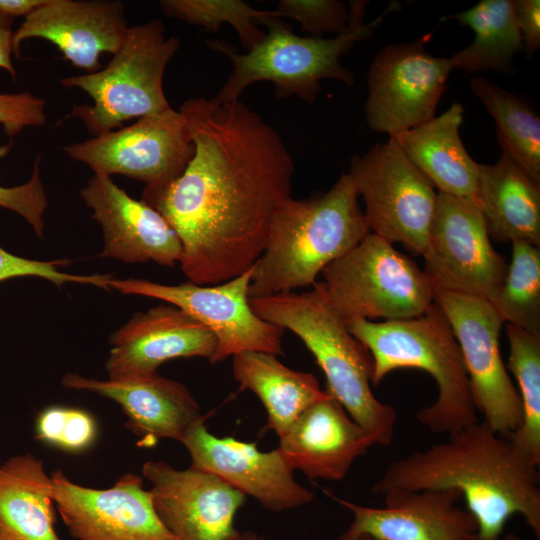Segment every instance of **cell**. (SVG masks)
Returning a JSON list of instances; mask_svg holds the SVG:
<instances>
[{
  "label": "cell",
  "instance_id": "cell-14",
  "mask_svg": "<svg viewBox=\"0 0 540 540\" xmlns=\"http://www.w3.org/2000/svg\"><path fill=\"white\" fill-rule=\"evenodd\" d=\"M434 295L459 344L476 410L507 437L519 427L522 407L500 353L503 320L485 299L443 291Z\"/></svg>",
  "mask_w": 540,
  "mask_h": 540
},
{
  "label": "cell",
  "instance_id": "cell-27",
  "mask_svg": "<svg viewBox=\"0 0 540 540\" xmlns=\"http://www.w3.org/2000/svg\"><path fill=\"white\" fill-rule=\"evenodd\" d=\"M232 367L240 388L252 391L263 403L267 427L279 438L304 410L326 395L314 374L293 370L274 354L241 352L233 356Z\"/></svg>",
  "mask_w": 540,
  "mask_h": 540
},
{
  "label": "cell",
  "instance_id": "cell-33",
  "mask_svg": "<svg viewBox=\"0 0 540 540\" xmlns=\"http://www.w3.org/2000/svg\"><path fill=\"white\" fill-rule=\"evenodd\" d=\"M35 438L70 453L90 448L97 437V424L87 411L76 407L50 406L35 420Z\"/></svg>",
  "mask_w": 540,
  "mask_h": 540
},
{
  "label": "cell",
  "instance_id": "cell-22",
  "mask_svg": "<svg viewBox=\"0 0 540 540\" xmlns=\"http://www.w3.org/2000/svg\"><path fill=\"white\" fill-rule=\"evenodd\" d=\"M62 385L117 402L127 416L126 427L141 438L139 445L143 447L161 439L181 442L192 426L205 420L189 389L158 373L124 380H98L67 373Z\"/></svg>",
  "mask_w": 540,
  "mask_h": 540
},
{
  "label": "cell",
  "instance_id": "cell-3",
  "mask_svg": "<svg viewBox=\"0 0 540 540\" xmlns=\"http://www.w3.org/2000/svg\"><path fill=\"white\" fill-rule=\"evenodd\" d=\"M347 173L326 192L285 201L274 214L265 248L252 266L249 298L313 286L331 262L371 231Z\"/></svg>",
  "mask_w": 540,
  "mask_h": 540
},
{
  "label": "cell",
  "instance_id": "cell-21",
  "mask_svg": "<svg viewBox=\"0 0 540 540\" xmlns=\"http://www.w3.org/2000/svg\"><path fill=\"white\" fill-rule=\"evenodd\" d=\"M80 194L103 229L102 257L168 267L181 261L182 245L168 221L150 205L129 196L111 176L94 173Z\"/></svg>",
  "mask_w": 540,
  "mask_h": 540
},
{
  "label": "cell",
  "instance_id": "cell-10",
  "mask_svg": "<svg viewBox=\"0 0 540 540\" xmlns=\"http://www.w3.org/2000/svg\"><path fill=\"white\" fill-rule=\"evenodd\" d=\"M434 291L495 300L508 264L492 246L484 216L469 198L437 194L423 255Z\"/></svg>",
  "mask_w": 540,
  "mask_h": 540
},
{
  "label": "cell",
  "instance_id": "cell-42",
  "mask_svg": "<svg viewBox=\"0 0 540 540\" xmlns=\"http://www.w3.org/2000/svg\"><path fill=\"white\" fill-rule=\"evenodd\" d=\"M502 540H525L522 537L518 536L517 534L513 532L507 533L505 536H503Z\"/></svg>",
  "mask_w": 540,
  "mask_h": 540
},
{
  "label": "cell",
  "instance_id": "cell-30",
  "mask_svg": "<svg viewBox=\"0 0 540 540\" xmlns=\"http://www.w3.org/2000/svg\"><path fill=\"white\" fill-rule=\"evenodd\" d=\"M509 342L506 368L519 386L522 417L507 438L534 465H540V335L506 323Z\"/></svg>",
  "mask_w": 540,
  "mask_h": 540
},
{
  "label": "cell",
  "instance_id": "cell-13",
  "mask_svg": "<svg viewBox=\"0 0 540 540\" xmlns=\"http://www.w3.org/2000/svg\"><path fill=\"white\" fill-rule=\"evenodd\" d=\"M426 36L382 48L367 74L365 117L369 128L389 137L435 117L453 69L449 58L435 57Z\"/></svg>",
  "mask_w": 540,
  "mask_h": 540
},
{
  "label": "cell",
  "instance_id": "cell-23",
  "mask_svg": "<svg viewBox=\"0 0 540 540\" xmlns=\"http://www.w3.org/2000/svg\"><path fill=\"white\" fill-rule=\"evenodd\" d=\"M373 445V437L326 392L296 418L277 449L293 470L311 479L339 481Z\"/></svg>",
  "mask_w": 540,
  "mask_h": 540
},
{
  "label": "cell",
  "instance_id": "cell-37",
  "mask_svg": "<svg viewBox=\"0 0 540 540\" xmlns=\"http://www.w3.org/2000/svg\"><path fill=\"white\" fill-rule=\"evenodd\" d=\"M45 100L30 92L0 93V125L10 138L46 122Z\"/></svg>",
  "mask_w": 540,
  "mask_h": 540
},
{
  "label": "cell",
  "instance_id": "cell-44",
  "mask_svg": "<svg viewBox=\"0 0 540 540\" xmlns=\"http://www.w3.org/2000/svg\"><path fill=\"white\" fill-rule=\"evenodd\" d=\"M0 468H1V464H0Z\"/></svg>",
  "mask_w": 540,
  "mask_h": 540
},
{
  "label": "cell",
  "instance_id": "cell-20",
  "mask_svg": "<svg viewBox=\"0 0 540 540\" xmlns=\"http://www.w3.org/2000/svg\"><path fill=\"white\" fill-rule=\"evenodd\" d=\"M106 361L109 379L150 376L164 362L202 357L210 361L217 340L200 322L174 305H158L136 313L111 336Z\"/></svg>",
  "mask_w": 540,
  "mask_h": 540
},
{
  "label": "cell",
  "instance_id": "cell-1",
  "mask_svg": "<svg viewBox=\"0 0 540 540\" xmlns=\"http://www.w3.org/2000/svg\"><path fill=\"white\" fill-rule=\"evenodd\" d=\"M179 110L194 154L177 179L144 190L142 201L176 231L189 280L218 284L262 254L274 214L291 198L294 161L279 133L239 100L190 98Z\"/></svg>",
  "mask_w": 540,
  "mask_h": 540
},
{
  "label": "cell",
  "instance_id": "cell-34",
  "mask_svg": "<svg viewBox=\"0 0 540 540\" xmlns=\"http://www.w3.org/2000/svg\"><path fill=\"white\" fill-rule=\"evenodd\" d=\"M273 13L278 18L297 21L311 37L338 35L348 26L347 5L338 0H280Z\"/></svg>",
  "mask_w": 540,
  "mask_h": 540
},
{
  "label": "cell",
  "instance_id": "cell-16",
  "mask_svg": "<svg viewBox=\"0 0 540 540\" xmlns=\"http://www.w3.org/2000/svg\"><path fill=\"white\" fill-rule=\"evenodd\" d=\"M142 474L159 519L176 540H233L239 532L234 518L246 496L217 476L153 460Z\"/></svg>",
  "mask_w": 540,
  "mask_h": 540
},
{
  "label": "cell",
  "instance_id": "cell-17",
  "mask_svg": "<svg viewBox=\"0 0 540 540\" xmlns=\"http://www.w3.org/2000/svg\"><path fill=\"white\" fill-rule=\"evenodd\" d=\"M181 443L190 454L191 468L217 476L270 511L294 509L315 497L295 480L294 470L277 448L262 452L254 443L217 437L204 420L192 426Z\"/></svg>",
  "mask_w": 540,
  "mask_h": 540
},
{
  "label": "cell",
  "instance_id": "cell-11",
  "mask_svg": "<svg viewBox=\"0 0 540 540\" xmlns=\"http://www.w3.org/2000/svg\"><path fill=\"white\" fill-rule=\"evenodd\" d=\"M252 267L227 281L202 285L185 282L165 285L143 279H111L109 286L123 294L141 295L168 302L202 325L216 337L212 364L228 357L256 351L282 355L284 329L261 319L249 303Z\"/></svg>",
  "mask_w": 540,
  "mask_h": 540
},
{
  "label": "cell",
  "instance_id": "cell-24",
  "mask_svg": "<svg viewBox=\"0 0 540 540\" xmlns=\"http://www.w3.org/2000/svg\"><path fill=\"white\" fill-rule=\"evenodd\" d=\"M463 115L455 102L440 116L391 137L439 193L476 201L479 163L460 138Z\"/></svg>",
  "mask_w": 540,
  "mask_h": 540
},
{
  "label": "cell",
  "instance_id": "cell-38",
  "mask_svg": "<svg viewBox=\"0 0 540 540\" xmlns=\"http://www.w3.org/2000/svg\"><path fill=\"white\" fill-rule=\"evenodd\" d=\"M514 12L523 49L531 56L540 47V1L514 0Z\"/></svg>",
  "mask_w": 540,
  "mask_h": 540
},
{
  "label": "cell",
  "instance_id": "cell-6",
  "mask_svg": "<svg viewBox=\"0 0 540 540\" xmlns=\"http://www.w3.org/2000/svg\"><path fill=\"white\" fill-rule=\"evenodd\" d=\"M345 323L373 358V385L403 368L420 369L433 377L437 397L416 414L430 432L449 435L479 421L459 344L435 302L414 318L384 322L356 318Z\"/></svg>",
  "mask_w": 540,
  "mask_h": 540
},
{
  "label": "cell",
  "instance_id": "cell-8",
  "mask_svg": "<svg viewBox=\"0 0 540 540\" xmlns=\"http://www.w3.org/2000/svg\"><path fill=\"white\" fill-rule=\"evenodd\" d=\"M321 274L327 300L345 322L414 318L435 302L424 271L393 243L372 232Z\"/></svg>",
  "mask_w": 540,
  "mask_h": 540
},
{
  "label": "cell",
  "instance_id": "cell-25",
  "mask_svg": "<svg viewBox=\"0 0 540 540\" xmlns=\"http://www.w3.org/2000/svg\"><path fill=\"white\" fill-rule=\"evenodd\" d=\"M476 202L494 240L540 246V183L505 154L478 165Z\"/></svg>",
  "mask_w": 540,
  "mask_h": 540
},
{
  "label": "cell",
  "instance_id": "cell-41",
  "mask_svg": "<svg viewBox=\"0 0 540 540\" xmlns=\"http://www.w3.org/2000/svg\"><path fill=\"white\" fill-rule=\"evenodd\" d=\"M233 540H262V538L252 531H247L238 532Z\"/></svg>",
  "mask_w": 540,
  "mask_h": 540
},
{
  "label": "cell",
  "instance_id": "cell-26",
  "mask_svg": "<svg viewBox=\"0 0 540 540\" xmlns=\"http://www.w3.org/2000/svg\"><path fill=\"white\" fill-rule=\"evenodd\" d=\"M52 478L31 453L0 468V540H60L55 532Z\"/></svg>",
  "mask_w": 540,
  "mask_h": 540
},
{
  "label": "cell",
  "instance_id": "cell-32",
  "mask_svg": "<svg viewBox=\"0 0 540 540\" xmlns=\"http://www.w3.org/2000/svg\"><path fill=\"white\" fill-rule=\"evenodd\" d=\"M163 13L178 20L217 32L223 24L231 25L246 51L264 37L265 32L255 24L268 15L241 0H161Z\"/></svg>",
  "mask_w": 540,
  "mask_h": 540
},
{
  "label": "cell",
  "instance_id": "cell-19",
  "mask_svg": "<svg viewBox=\"0 0 540 540\" xmlns=\"http://www.w3.org/2000/svg\"><path fill=\"white\" fill-rule=\"evenodd\" d=\"M125 11L118 0H46L14 31L13 55L20 56L23 41L42 38L74 66L96 72L100 55L115 54L124 41L129 27Z\"/></svg>",
  "mask_w": 540,
  "mask_h": 540
},
{
  "label": "cell",
  "instance_id": "cell-5",
  "mask_svg": "<svg viewBox=\"0 0 540 540\" xmlns=\"http://www.w3.org/2000/svg\"><path fill=\"white\" fill-rule=\"evenodd\" d=\"M367 6L368 1H351L348 26L333 38L299 36L272 10L258 21L267 27L263 39L246 53H238L225 41H208V46L226 55L233 67L214 99L238 101L247 87L259 81L273 83L278 99L296 95L307 103L315 102L323 79L353 86L355 76L341 64V56L356 42L371 37L384 17L399 8L397 2H392L378 18L364 23Z\"/></svg>",
  "mask_w": 540,
  "mask_h": 540
},
{
  "label": "cell",
  "instance_id": "cell-29",
  "mask_svg": "<svg viewBox=\"0 0 540 540\" xmlns=\"http://www.w3.org/2000/svg\"><path fill=\"white\" fill-rule=\"evenodd\" d=\"M469 86L496 123L502 153L540 183V117L518 95L489 79L473 77Z\"/></svg>",
  "mask_w": 540,
  "mask_h": 540
},
{
  "label": "cell",
  "instance_id": "cell-15",
  "mask_svg": "<svg viewBox=\"0 0 540 540\" xmlns=\"http://www.w3.org/2000/svg\"><path fill=\"white\" fill-rule=\"evenodd\" d=\"M51 478L55 508L76 540H176L137 474L126 473L107 489L81 486L60 469Z\"/></svg>",
  "mask_w": 540,
  "mask_h": 540
},
{
  "label": "cell",
  "instance_id": "cell-7",
  "mask_svg": "<svg viewBox=\"0 0 540 540\" xmlns=\"http://www.w3.org/2000/svg\"><path fill=\"white\" fill-rule=\"evenodd\" d=\"M179 47L176 36L166 37L160 20L128 27L106 67L60 79L64 87L81 89L93 100L92 105L74 106L70 116L80 119L94 137L130 119L169 109L163 77Z\"/></svg>",
  "mask_w": 540,
  "mask_h": 540
},
{
  "label": "cell",
  "instance_id": "cell-39",
  "mask_svg": "<svg viewBox=\"0 0 540 540\" xmlns=\"http://www.w3.org/2000/svg\"><path fill=\"white\" fill-rule=\"evenodd\" d=\"M13 20L0 12V68L6 70L11 77H16L11 56L13 55Z\"/></svg>",
  "mask_w": 540,
  "mask_h": 540
},
{
  "label": "cell",
  "instance_id": "cell-28",
  "mask_svg": "<svg viewBox=\"0 0 540 540\" xmlns=\"http://www.w3.org/2000/svg\"><path fill=\"white\" fill-rule=\"evenodd\" d=\"M448 19L468 26L475 34L470 45L449 57L453 69L468 73L488 70L512 73L514 56L523 49L514 0H482L441 20Z\"/></svg>",
  "mask_w": 540,
  "mask_h": 540
},
{
  "label": "cell",
  "instance_id": "cell-31",
  "mask_svg": "<svg viewBox=\"0 0 540 540\" xmlns=\"http://www.w3.org/2000/svg\"><path fill=\"white\" fill-rule=\"evenodd\" d=\"M492 305L508 324L540 335V247L512 241V258Z\"/></svg>",
  "mask_w": 540,
  "mask_h": 540
},
{
  "label": "cell",
  "instance_id": "cell-43",
  "mask_svg": "<svg viewBox=\"0 0 540 540\" xmlns=\"http://www.w3.org/2000/svg\"><path fill=\"white\" fill-rule=\"evenodd\" d=\"M360 540H373L372 538L368 537V536H364L362 537Z\"/></svg>",
  "mask_w": 540,
  "mask_h": 540
},
{
  "label": "cell",
  "instance_id": "cell-40",
  "mask_svg": "<svg viewBox=\"0 0 540 540\" xmlns=\"http://www.w3.org/2000/svg\"><path fill=\"white\" fill-rule=\"evenodd\" d=\"M46 0H0V12L9 17L28 16Z\"/></svg>",
  "mask_w": 540,
  "mask_h": 540
},
{
  "label": "cell",
  "instance_id": "cell-35",
  "mask_svg": "<svg viewBox=\"0 0 540 540\" xmlns=\"http://www.w3.org/2000/svg\"><path fill=\"white\" fill-rule=\"evenodd\" d=\"M11 147V143L0 145V159L8 154ZM47 205L46 192L40 179L39 159L26 183L15 187L0 185V207L22 216L40 238L44 237L43 215Z\"/></svg>",
  "mask_w": 540,
  "mask_h": 540
},
{
  "label": "cell",
  "instance_id": "cell-2",
  "mask_svg": "<svg viewBox=\"0 0 540 540\" xmlns=\"http://www.w3.org/2000/svg\"><path fill=\"white\" fill-rule=\"evenodd\" d=\"M444 442L391 462L372 491L377 496L456 490L477 524V540H501L510 517L521 515L540 539V473L512 442L477 421Z\"/></svg>",
  "mask_w": 540,
  "mask_h": 540
},
{
  "label": "cell",
  "instance_id": "cell-36",
  "mask_svg": "<svg viewBox=\"0 0 540 540\" xmlns=\"http://www.w3.org/2000/svg\"><path fill=\"white\" fill-rule=\"evenodd\" d=\"M67 260L38 261L26 259L7 252L0 247V281L22 277L37 276L61 286L66 282H77L109 289L110 275H74L58 270V266L67 264Z\"/></svg>",
  "mask_w": 540,
  "mask_h": 540
},
{
  "label": "cell",
  "instance_id": "cell-18",
  "mask_svg": "<svg viewBox=\"0 0 540 540\" xmlns=\"http://www.w3.org/2000/svg\"><path fill=\"white\" fill-rule=\"evenodd\" d=\"M353 514L338 540H477L473 516L457 505L456 490L406 491L383 497V507H370L332 496Z\"/></svg>",
  "mask_w": 540,
  "mask_h": 540
},
{
  "label": "cell",
  "instance_id": "cell-9",
  "mask_svg": "<svg viewBox=\"0 0 540 540\" xmlns=\"http://www.w3.org/2000/svg\"><path fill=\"white\" fill-rule=\"evenodd\" d=\"M347 174L364 201L370 231L423 256L437 193L397 142L389 137L364 155L352 156Z\"/></svg>",
  "mask_w": 540,
  "mask_h": 540
},
{
  "label": "cell",
  "instance_id": "cell-4",
  "mask_svg": "<svg viewBox=\"0 0 540 540\" xmlns=\"http://www.w3.org/2000/svg\"><path fill=\"white\" fill-rule=\"evenodd\" d=\"M249 303L261 319L290 330L302 340L326 377L325 391L375 444L388 446L393 441L397 414L372 392L373 358L332 309L321 282L306 292L249 298Z\"/></svg>",
  "mask_w": 540,
  "mask_h": 540
},
{
  "label": "cell",
  "instance_id": "cell-12",
  "mask_svg": "<svg viewBox=\"0 0 540 540\" xmlns=\"http://www.w3.org/2000/svg\"><path fill=\"white\" fill-rule=\"evenodd\" d=\"M63 150L94 173L124 175L144 182V190H156L183 173L194 145L184 114L170 107Z\"/></svg>",
  "mask_w": 540,
  "mask_h": 540
}]
</instances>
